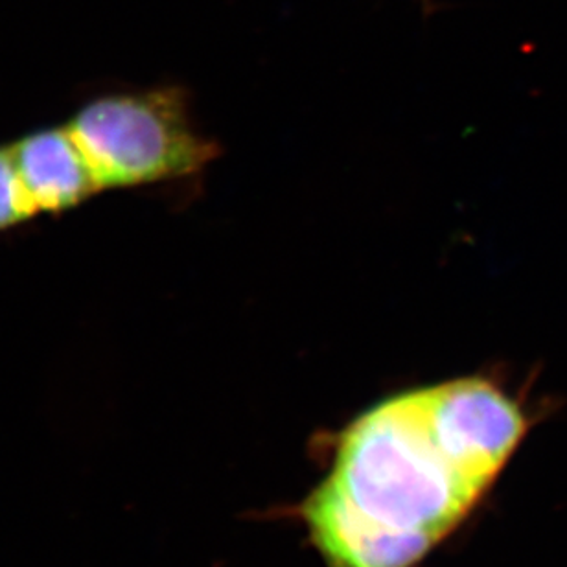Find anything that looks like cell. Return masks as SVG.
<instances>
[{"label":"cell","mask_w":567,"mask_h":567,"mask_svg":"<svg viewBox=\"0 0 567 567\" xmlns=\"http://www.w3.org/2000/svg\"><path fill=\"white\" fill-rule=\"evenodd\" d=\"M491 374L382 399L339 433L327 477L300 503L328 567H413L488 494L529 431Z\"/></svg>","instance_id":"6da1fadb"},{"label":"cell","mask_w":567,"mask_h":567,"mask_svg":"<svg viewBox=\"0 0 567 567\" xmlns=\"http://www.w3.org/2000/svg\"><path fill=\"white\" fill-rule=\"evenodd\" d=\"M22 185L41 216H61L102 194L65 122L11 141Z\"/></svg>","instance_id":"3957f363"},{"label":"cell","mask_w":567,"mask_h":567,"mask_svg":"<svg viewBox=\"0 0 567 567\" xmlns=\"http://www.w3.org/2000/svg\"><path fill=\"white\" fill-rule=\"evenodd\" d=\"M63 122L102 194L192 185L224 153L197 127L190 91L172 83L94 94Z\"/></svg>","instance_id":"7a4b0ae2"},{"label":"cell","mask_w":567,"mask_h":567,"mask_svg":"<svg viewBox=\"0 0 567 567\" xmlns=\"http://www.w3.org/2000/svg\"><path fill=\"white\" fill-rule=\"evenodd\" d=\"M41 218L32 197L22 185L10 142H0V235L21 229Z\"/></svg>","instance_id":"277c9868"}]
</instances>
